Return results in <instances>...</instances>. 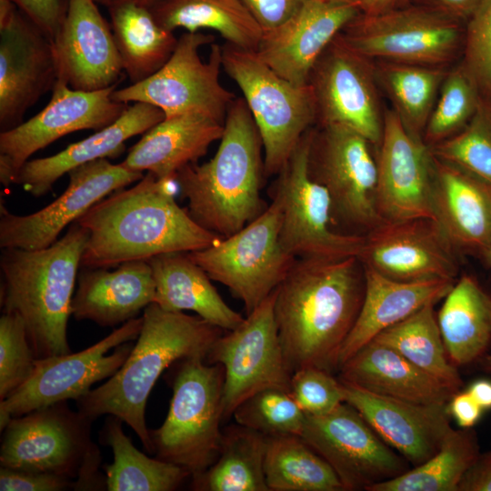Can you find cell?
<instances>
[{
	"instance_id": "836d02e7",
	"label": "cell",
	"mask_w": 491,
	"mask_h": 491,
	"mask_svg": "<svg viewBox=\"0 0 491 491\" xmlns=\"http://www.w3.org/2000/svg\"><path fill=\"white\" fill-rule=\"evenodd\" d=\"M123 70L131 84L156 73L173 55L178 38L163 27L149 7L131 0L107 7Z\"/></svg>"
},
{
	"instance_id": "f6af8a7d",
	"label": "cell",
	"mask_w": 491,
	"mask_h": 491,
	"mask_svg": "<svg viewBox=\"0 0 491 491\" xmlns=\"http://www.w3.org/2000/svg\"><path fill=\"white\" fill-rule=\"evenodd\" d=\"M35 360L22 318L14 313H3L0 317V400L29 379Z\"/></svg>"
},
{
	"instance_id": "ab89813d",
	"label": "cell",
	"mask_w": 491,
	"mask_h": 491,
	"mask_svg": "<svg viewBox=\"0 0 491 491\" xmlns=\"http://www.w3.org/2000/svg\"><path fill=\"white\" fill-rule=\"evenodd\" d=\"M480 453L472 428H453L429 459L400 476L374 485L368 491H458L464 474Z\"/></svg>"
},
{
	"instance_id": "680465c9",
	"label": "cell",
	"mask_w": 491,
	"mask_h": 491,
	"mask_svg": "<svg viewBox=\"0 0 491 491\" xmlns=\"http://www.w3.org/2000/svg\"><path fill=\"white\" fill-rule=\"evenodd\" d=\"M478 362L483 371L491 376V354H485Z\"/></svg>"
},
{
	"instance_id": "d6986e66",
	"label": "cell",
	"mask_w": 491,
	"mask_h": 491,
	"mask_svg": "<svg viewBox=\"0 0 491 491\" xmlns=\"http://www.w3.org/2000/svg\"><path fill=\"white\" fill-rule=\"evenodd\" d=\"M58 80L53 41L10 0H0V129L25 113Z\"/></svg>"
},
{
	"instance_id": "7a4b0ae2",
	"label": "cell",
	"mask_w": 491,
	"mask_h": 491,
	"mask_svg": "<svg viewBox=\"0 0 491 491\" xmlns=\"http://www.w3.org/2000/svg\"><path fill=\"white\" fill-rule=\"evenodd\" d=\"M175 177L147 172L89 208L77 223L88 232L81 267L109 268L170 252L206 248L222 237L199 225L175 199Z\"/></svg>"
},
{
	"instance_id": "2e32d148",
	"label": "cell",
	"mask_w": 491,
	"mask_h": 491,
	"mask_svg": "<svg viewBox=\"0 0 491 491\" xmlns=\"http://www.w3.org/2000/svg\"><path fill=\"white\" fill-rule=\"evenodd\" d=\"M301 436L330 465L344 491H368L411 468L346 402L327 414L306 416Z\"/></svg>"
},
{
	"instance_id": "e0dca14e",
	"label": "cell",
	"mask_w": 491,
	"mask_h": 491,
	"mask_svg": "<svg viewBox=\"0 0 491 491\" xmlns=\"http://www.w3.org/2000/svg\"><path fill=\"white\" fill-rule=\"evenodd\" d=\"M116 85L96 90L72 89L57 80L49 103L19 125L0 133V182L5 187L31 155L57 139L80 130H100L116 121L129 105L116 102Z\"/></svg>"
},
{
	"instance_id": "60d3db41",
	"label": "cell",
	"mask_w": 491,
	"mask_h": 491,
	"mask_svg": "<svg viewBox=\"0 0 491 491\" xmlns=\"http://www.w3.org/2000/svg\"><path fill=\"white\" fill-rule=\"evenodd\" d=\"M374 68L406 128L423 137L447 72L438 66L379 61L374 63Z\"/></svg>"
},
{
	"instance_id": "52a82bcc",
	"label": "cell",
	"mask_w": 491,
	"mask_h": 491,
	"mask_svg": "<svg viewBox=\"0 0 491 491\" xmlns=\"http://www.w3.org/2000/svg\"><path fill=\"white\" fill-rule=\"evenodd\" d=\"M167 416L149 430L156 457L186 470L192 479L217 459L223 430L224 368L202 356L175 362Z\"/></svg>"
},
{
	"instance_id": "6125c7cd",
	"label": "cell",
	"mask_w": 491,
	"mask_h": 491,
	"mask_svg": "<svg viewBox=\"0 0 491 491\" xmlns=\"http://www.w3.org/2000/svg\"><path fill=\"white\" fill-rule=\"evenodd\" d=\"M486 261L491 265V248H490V251H489V253H488Z\"/></svg>"
},
{
	"instance_id": "74e56055",
	"label": "cell",
	"mask_w": 491,
	"mask_h": 491,
	"mask_svg": "<svg viewBox=\"0 0 491 491\" xmlns=\"http://www.w3.org/2000/svg\"><path fill=\"white\" fill-rule=\"evenodd\" d=\"M269 491H344L330 465L298 435L266 436Z\"/></svg>"
},
{
	"instance_id": "c3c4849f",
	"label": "cell",
	"mask_w": 491,
	"mask_h": 491,
	"mask_svg": "<svg viewBox=\"0 0 491 491\" xmlns=\"http://www.w3.org/2000/svg\"><path fill=\"white\" fill-rule=\"evenodd\" d=\"M67 489H75V482L63 476L0 467L1 491H62Z\"/></svg>"
},
{
	"instance_id": "7bdbcfd3",
	"label": "cell",
	"mask_w": 491,
	"mask_h": 491,
	"mask_svg": "<svg viewBox=\"0 0 491 491\" xmlns=\"http://www.w3.org/2000/svg\"><path fill=\"white\" fill-rule=\"evenodd\" d=\"M236 424L266 436H301L306 415L288 391L268 388L242 402L234 411Z\"/></svg>"
},
{
	"instance_id": "8992f818",
	"label": "cell",
	"mask_w": 491,
	"mask_h": 491,
	"mask_svg": "<svg viewBox=\"0 0 491 491\" xmlns=\"http://www.w3.org/2000/svg\"><path fill=\"white\" fill-rule=\"evenodd\" d=\"M93 422L67 401L12 417L1 431L0 466L63 476L74 490L106 489Z\"/></svg>"
},
{
	"instance_id": "4316f807",
	"label": "cell",
	"mask_w": 491,
	"mask_h": 491,
	"mask_svg": "<svg viewBox=\"0 0 491 491\" xmlns=\"http://www.w3.org/2000/svg\"><path fill=\"white\" fill-rule=\"evenodd\" d=\"M155 284L147 260L122 263L113 271L83 267L72 299L75 319L115 326L155 303Z\"/></svg>"
},
{
	"instance_id": "603a6c76",
	"label": "cell",
	"mask_w": 491,
	"mask_h": 491,
	"mask_svg": "<svg viewBox=\"0 0 491 491\" xmlns=\"http://www.w3.org/2000/svg\"><path fill=\"white\" fill-rule=\"evenodd\" d=\"M361 12L355 4L306 0L283 24L264 32L255 52L283 78L296 85H307L323 52Z\"/></svg>"
},
{
	"instance_id": "ac0fdd59",
	"label": "cell",
	"mask_w": 491,
	"mask_h": 491,
	"mask_svg": "<svg viewBox=\"0 0 491 491\" xmlns=\"http://www.w3.org/2000/svg\"><path fill=\"white\" fill-rule=\"evenodd\" d=\"M373 61L348 47L338 36L314 65L307 84L316 110V125H340L379 145L383 134Z\"/></svg>"
},
{
	"instance_id": "cb8c5ba5",
	"label": "cell",
	"mask_w": 491,
	"mask_h": 491,
	"mask_svg": "<svg viewBox=\"0 0 491 491\" xmlns=\"http://www.w3.org/2000/svg\"><path fill=\"white\" fill-rule=\"evenodd\" d=\"M95 0H67L53 40L58 79L72 89L96 91L116 85L123 66L111 25Z\"/></svg>"
},
{
	"instance_id": "4fadbf2b",
	"label": "cell",
	"mask_w": 491,
	"mask_h": 491,
	"mask_svg": "<svg viewBox=\"0 0 491 491\" xmlns=\"http://www.w3.org/2000/svg\"><path fill=\"white\" fill-rule=\"evenodd\" d=\"M143 318L124 323L93 346L73 354L36 358L29 379L0 401V429L33 410L70 399L78 400L91 386L111 377L123 366L138 337Z\"/></svg>"
},
{
	"instance_id": "7dc6e473",
	"label": "cell",
	"mask_w": 491,
	"mask_h": 491,
	"mask_svg": "<svg viewBox=\"0 0 491 491\" xmlns=\"http://www.w3.org/2000/svg\"><path fill=\"white\" fill-rule=\"evenodd\" d=\"M466 22L462 65L491 99V0H484Z\"/></svg>"
},
{
	"instance_id": "816d5d0a",
	"label": "cell",
	"mask_w": 491,
	"mask_h": 491,
	"mask_svg": "<svg viewBox=\"0 0 491 491\" xmlns=\"http://www.w3.org/2000/svg\"><path fill=\"white\" fill-rule=\"evenodd\" d=\"M447 408L460 428H472L484 412L467 390L456 392L448 402Z\"/></svg>"
},
{
	"instance_id": "1f68e13d",
	"label": "cell",
	"mask_w": 491,
	"mask_h": 491,
	"mask_svg": "<svg viewBox=\"0 0 491 491\" xmlns=\"http://www.w3.org/2000/svg\"><path fill=\"white\" fill-rule=\"evenodd\" d=\"M155 284V300L168 311H194L205 321L233 330L245 319L232 309L188 252H170L147 260Z\"/></svg>"
},
{
	"instance_id": "e575fe53",
	"label": "cell",
	"mask_w": 491,
	"mask_h": 491,
	"mask_svg": "<svg viewBox=\"0 0 491 491\" xmlns=\"http://www.w3.org/2000/svg\"><path fill=\"white\" fill-rule=\"evenodd\" d=\"M150 10L169 31L211 29L226 44L246 50L256 51L264 33L239 0H160Z\"/></svg>"
},
{
	"instance_id": "83f0119b",
	"label": "cell",
	"mask_w": 491,
	"mask_h": 491,
	"mask_svg": "<svg viewBox=\"0 0 491 491\" xmlns=\"http://www.w3.org/2000/svg\"><path fill=\"white\" fill-rule=\"evenodd\" d=\"M165 117V113L158 107L135 102L116 121L94 135L69 145L55 155L29 159L19 170L15 184L22 185L33 196H43L72 169L97 159L121 155L128 139L143 135Z\"/></svg>"
},
{
	"instance_id": "db71d44e",
	"label": "cell",
	"mask_w": 491,
	"mask_h": 491,
	"mask_svg": "<svg viewBox=\"0 0 491 491\" xmlns=\"http://www.w3.org/2000/svg\"><path fill=\"white\" fill-rule=\"evenodd\" d=\"M456 21H467L484 0H416Z\"/></svg>"
},
{
	"instance_id": "7c38bea8",
	"label": "cell",
	"mask_w": 491,
	"mask_h": 491,
	"mask_svg": "<svg viewBox=\"0 0 491 491\" xmlns=\"http://www.w3.org/2000/svg\"><path fill=\"white\" fill-rule=\"evenodd\" d=\"M372 144L340 125H315L308 172L327 191L333 223L365 235L383 222L376 206L377 162Z\"/></svg>"
},
{
	"instance_id": "f1b7e54d",
	"label": "cell",
	"mask_w": 491,
	"mask_h": 491,
	"mask_svg": "<svg viewBox=\"0 0 491 491\" xmlns=\"http://www.w3.org/2000/svg\"><path fill=\"white\" fill-rule=\"evenodd\" d=\"M364 266L365 294L356 321L339 355V367L385 329L423 306L436 304L456 281L432 279L398 281Z\"/></svg>"
},
{
	"instance_id": "d590c367",
	"label": "cell",
	"mask_w": 491,
	"mask_h": 491,
	"mask_svg": "<svg viewBox=\"0 0 491 491\" xmlns=\"http://www.w3.org/2000/svg\"><path fill=\"white\" fill-rule=\"evenodd\" d=\"M124 422L108 415L100 432L103 445L112 448L114 461L104 466L108 491H173L190 476L184 468L150 458L139 451L122 428Z\"/></svg>"
},
{
	"instance_id": "d4e9b609",
	"label": "cell",
	"mask_w": 491,
	"mask_h": 491,
	"mask_svg": "<svg viewBox=\"0 0 491 491\" xmlns=\"http://www.w3.org/2000/svg\"><path fill=\"white\" fill-rule=\"evenodd\" d=\"M342 384L345 402L412 466L433 456L453 429L447 405L417 404Z\"/></svg>"
},
{
	"instance_id": "30bf717a",
	"label": "cell",
	"mask_w": 491,
	"mask_h": 491,
	"mask_svg": "<svg viewBox=\"0 0 491 491\" xmlns=\"http://www.w3.org/2000/svg\"><path fill=\"white\" fill-rule=\"evenodd\" d=\"M461 24L416 3L376 14L361 12L338 36L374 62L444 67L461 46Z\"/></svg>"
},
{
	"instance_id": "ffe728a7",
	"label": "cell",
	"mask_w": 491,
	"mask_h": 491,
	"mask_svg": "<svg viewBox=\"0 0 491 491\" xmlns=\"http://www.w3.org/2000/svg\"><path fill=\"white\" fill-rule=\"evenodd\" d=\"M64 193L45 207L25 215L2 210L0 247L35 250L54 244L60 233L112 193L141 180L142 172L106 158L72 169Z\"/></svg>"
},
{
	"instance_id": "3957f363",
	"label": "cell",
	"mask_w": 491,
	"mask_h": 491,
	"mask_svg": "<svg viewBox=\"0 0 491 491\" xmlns=\"http://www.w3.org/2000/svg\"><path fill=\"white\" fill-rule=\"evenodd\" d=\"M142 328L128 357L109 379L76 400L78 410L95 420L113 415L136 434L146 452L154 454L145 424L148 396L162 373L176 361L205 359L224 329L199 316L163 309L156 303L143 312Z\"/></svg>"
},
{
	"instance_id": "f907efd6",
	"label": "cell",
	"mask_w": 491,
	"mask_h": 491,
	"mask_svg": "<svg viewBox=\"0 0 491 491\" xmlns=\"http://www.w3.org/2000/svg\"><path fill=\"white\" fill-rule=\"evenodd\" d=\"M263 32L272 30L292 16L306 0H239Z\"/></svg>"
},
{
	"instance_id": "f5cc1de1",
	"label": "cell",
	"mask_w": 491,
	"mask_h": 491,
	"mask_svg": "<svg viewBox=\"0 0 491 491\" xmlns=\"http://www.w3.org/2000/svg\"><path fill=\"white\" fill-rule=\"evenodd\" d=\"M458 491H491V451L480 453L464 474Z\"/></svg>"
},
{
	"instance_id": "bcb514c9",
	"label": "cell",
	"mask_w": 491,
	"mask_h": 491,
	"mask_svg": "<svg viewBox=\"0 0 491 491\" xmlns=\"http://www.w3.org/2000/svg\"><path fill=\"white\" fill-rule=\"evenodd\" d=\"M290 395L306 416L333 411L344 400L343 384L334 374L314 366L292 374Z\"/></svg>"
},
{
	"instance_id": "f35d334b",
	"label": "cell",
	"mask_w": 491,
	"mask_h": 491,
	"mask_svg": "<svg viewBox=\"0 0 491 491\" xmlns=\"http://www.w3.org/2000/svg\"><path fill=\"white\" fill-rule=\"evenodd\" d=\"M428 304L385 329L372 341L396 350L416 366L458 392L463 382L447 356L435 312Z\"/></svg>"
},
{
	"instance_id": "7402d4cb",
	"label": "cell",
	"mask_w": 491,
	"mask_h": 491,
	"mask_svg": "<svg viewBox=\"0 0 491 491\" xmlns=\"http://www.w3.org/2000/svg\"><path fill=\"white\" fill-rule=\"evenodd\" d=\"M459 254L431 218L383 221L364 235L363 266L398 281H456Z\"/></svg>"
},
{
	"instance_id": "ee69618b",
	"label": "cell",
	"mask_w": 491,
	"mask_h": 491,
	"mask_svg": "<svg viewBox=\"0 0 491 491\" xmlns=\"http://www.w3.org/2000/svg\"><path fill=\"white\" fill-rule=\"evenodd\" d=\"M429 147L436 159L491 185V123L480 105L462 130Z\"/></svg>"
},
{
	"instance_id": "ba28073f",
	"label": "cell",
	"mask_w": 491,
	"mask_h": 491,
	"mask_svg": "<svg viewBox=\"0 0 491 491\" xmlns=\"http://www.w3.org/2000/svg\"><path fill=\"white\" fill-rule=\"evenodd\" d=\"M222 67L235 81L258 130L266 176L276 175L303 135L316 122L309 85H296L277 75L255 51L222 46Z\"/></svg>"
},
{
	"instance_id": "f546056e",
	"label": "cell",
	"mask_w": 491,
	"mask_h": 491,
	"mask_svg": "<svg viewBox=\"0 0 491 491\" xmlns=\"http://www.w3.org/2000/svg\"><path fill=\"white\" fill-rule=\"evenodd\" d=\"M339 380L399 400L447 405L456 393L393 348L371 341L338 369Z\"/></svg>"
},
{
	"instance_id": "9a60e30c",
	"label": "cell",
	"mask_w": 491,
	"mask_h": 491,
	"mask_svg": "<svg viewBox=\"0 0 491 491\" xmlns=\"http://www.w3.org/2000/svg\"><path fill=\"white\" fill-rule=\"evenodd\" d=\"M275 291L235 329L222 334L205 361L224 368L223 416L254 394L268 388L290 391V372L274 315Z\"/></svg>"
},
{
	"instance_id": "4dcf8cb0",
	"label": "cell",
	"mask_w": 491,
	"mask_h": 491,
	"mask_svg": "<svg viewBox=\"0 0 491 491\" xmlns=\"http://www.w3.org/2000/svg\"><path fill=\"white\" fill-rule=\"evenodd\" d=\"M223 131L224 124L202 114L165 116L143 134L121 164L160 179L172 178L185 166L197 163L220 140Z\"/></svg>"
},
{
	"instance_id": "11a10c76",
	"label": "cell",
	"mask_w": 491,
	"mask_h": 491,
	"mask_svg": "<svg viewBox=\"0 0 491 491\" xmlns=\"http://www.w3.org/2000/svg\"><path fill=\"white\" fill-rule=\"evenodd\" d=\"M467 391L483 410L491 409V381L478 379L473 382Z\"/></svg>"
},
{
	"instance_id": "8d00e7d4",
	"label": "cell",
	"mask_w": 491,
	"mask_h": 491,
	"mask_svg": "<svg viewBox=\"0 0 491 491\" xmlns=\"http://www.w3.org/2000/svg\"><path fill=\"white\" fill-rule=\"evenodd\" d=\"M266 436L241 426L223 430L220 453L215 462L192 479L198 491H269L264 462Z\"/></svg>"
},
{
	"instance_id": "d6a6232c",
	"label": "cell",
	"mask_w": 491,
	"mask_h": 491,
	"mask_svg": "<svg viewBox=\"0 0 491 491\" xmlns=\"http://www.w3.org/2000/svg\"><path fill=\"white\" fill-rule=\"evenodd\" d=\"M450 362L465 366L482 357L491 341V296L471 276L463 275L436 314Z\"/></svg>"
},
{
	"instance_id": "b9f144b4",
	"label": "cell",
	"mask_w": 491,
	"mask_h": 491,
	"mask_svg": "<svg viewBox=\"0 0 491 491\" xmlns=\"http://www.w3.org/2000/svg\"><path fill=\"white\" fill-rule=\"evenodd\" d=\"M480 103L479 89L462 65L447 72L424 131L425 143L434 145L462 130Z\"/></svg>"
},
{
	"instance_id": "94428289",
	"label": "cell",
	"mask_w": 491,
	"mask_h": 491,
	"mask_svg": "<svg viewBox=\"0 0 491 491\" xmlns=\"http://www.w3.org/2000/svg\"><path fill=\"white\" fill-rule=\"evenodd\" d=\"M327 1H334V2H341V3H349V4H355L360 6L364 3L365 0H327Z\"/></svg>"
},
{
	"instance_id": "44dd1931",
	"label": "cell",
	"mask_w": 491,
	"mask_h": 491,
	"mask_svg": "<svg viewBox=\"0 0 491 491\" xmlns=\"http://www.w3.org/2000/svg\"><path fill=\"white\" fill-rule=\"evenodd\" d=\"M377 162L376 206L383 221L435 220L434 157L394 110L384 115Z\"/></svg>"
},
{
	"instance_id": "6da1fadb",
	"label": "cell",
	"mask_w": 491,
	"mask_h": 491,
	"mask_svg": "<svg viewBox=\"0 0 491 491\" xmlns=\"http://www.w3.org/2000/svg\"><path fill=\"white\" fill-rule=\"evenodd\" d=\"M365 270L357 256L297 258L275 290L274 315L290 372L339 369L341 348L358 316Z\"/></svg>"
},
{
	"instance_id": "6f0895ef",
	"label": "cell",
	"mask_w": 491,
	"mask_h": 491,
	"mask_svg": "<svg viewBox=\"0 0 491 491\" xmlns=\"http://www.w3.org/2000/svg\"><path fill=\"white\" fill-rule=\"evenodd\" d=\"M95 1L97 3V5L105 6L107 8L115 3L125 1V0H95ZM131 1H135L136 3H139L141 5H144L151 8L154 5H155L160 0H131Z\"/></svg>"
},
{
	"instance_id": "8fae6325",
	"label": "cell",
	"mask_w": 491,
	"mask_h": 491,
	"mask_svg": "<svg viewBox=\"0 0 491 491\" xmlns=\"http://www.w3.org/2000/svg\"><path fill=\"white\" fill-rule=\"evenodd\" d=\"M281 199L275 192L265 211L241 230L188 252L212 280L242 301L246 315L276 290L296 260L281 246Z\"/></svg>"
},
{
	"instance_id": "9f6ffc18",
	"label": "cell",
	"mask_w": 491,
	"mask_h": 491,
	"mask_svg": "<svg viewBox=\"0 0 491 491\" xmlns=\"http://www.w3.org/2000/svg\"><path fill=\"white\" fill-rule=\"evenodd\" d=\"M411 0H365L361 10L366 14L385 12L406 5Z\"/></svg>"
},
{
	"instance_id": "484cf974",
	"label": "cell",
	"mask_w": 491,
	"mask_h": 491,
	"mask_svg": "<svg viewBox=\"0 0 491 491\" xmlns=\"http://www.w3.org/2000/svg\"><path fill=\"white\" fill-rule=\"evenodd\" d=\"M434 164L435 220L459 255L486 260L491 248V185L436 157Z\"/></svg>"
},
{
	"instance_id": "5bb4252c",
	"label": "cell",
	"mask_w": 491,
	"mask_h": 491,
	"mask_svg": "<svg viewBox=\"0 0 491 491\" xmlns=\"http://www.w3.org/2000/svg\"><path fill=\"white\" fill-rule=\"evenodd\" d=\"M312 128L303 135L276 175L275 192L280 196L282 206L281 246L296 259L358 256L364 235L346 234L332 227L329 195L309 175Z\"/></svg>"
},
{
	"instance_id": "9c48e42d",
	"label": "cell",
	"mask_w": 491,
	"mask_h": 491,
	"mask_svg": "<svg viewBox=\"0 0 491 491\" xmlns=\"http://www.w3.org/2000/svg\"><path fill=\"white\" fill-rule=\"evenodd\" d=\"M214 42L211 34H182L173 55L156 73L115 89L112 98L125 104L153 105L165 116L197 113L224 124L235 96L219 80L222 46Z\"/></svg>"
},
{
	"instance_id": "277c9868",
	"label": "cell",
	"mask_w": 491,
	"mask_h": 491,
	"mask_svg": "<svg viewBox=\"0 0 491 491\" xmlns=\"http://www.w3.org/2000/svg\"><path fill=\"white\" fill-rule=\"evenodd\" d=\"M264 150L243 97L228 108L218 148L207 162L188 165L175 175L192 218L205 229L227 237L261 215Z\"/></svg>"
},
{
	"instance_id": "681fc988",
	"label": "cell",
	"mask_w": 491,
	"mask_h": 491,
	"mask_svg": "<svg viewBox=\"0 0 491 491\" xmlns=\"http://www.w3.org/2000/svg\"><path fill=\"white\" fill-rule=\"evenodd\" d=\"M52 41L67 9V0H10Z\"/></svg>"
},
{
	"instance_id": "91938a15",
	"label": "cell",
	"mask_w": 491,
	"mask_h": 491,
	"mask_svg": "<svg viewBox=\"0 0 491 491\" xmlns=\"http://www.w3.org/2000/svg\"><path fill=\"white\" fill-rule=\"evenodd\" d=\"M480 106L491 123V99L489 101H485L481 99Z\"/></svg>"
},
{
	"instance_id": "5b68a950",
	"label": "cell",
	"mask_w": 491,
	"mask_h": 491,
	"mask_svg": "<svg viewBox=\"0 0 491 491\" xmlns=\"http://www.w3.org/2000/svg\"><path fill=\"white\" fill-rule=\"evenodd\" d=\"M87 238L75 222L48 247L2 248V313L22 318L36 358L71 353L67 324Z\"/></svg>"
}]
</instances>
